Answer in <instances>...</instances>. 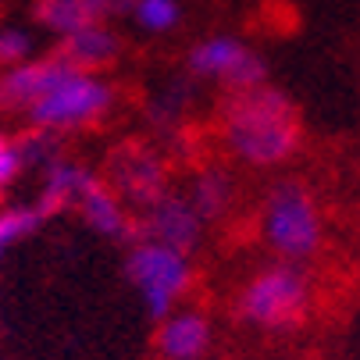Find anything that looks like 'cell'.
<instances>
[{"mask_svg": "<svg viewBox=\"0 0 360 360\" xmlns=\"http://www.w3.org/2000/svg\"><path fill=\"white\" fill-rule=\"evenodd\" d=\"M0 4H4V0H0Z\"/></svg>", "mask_w": 360, "mask_h": 360, "instance_id": "22", "label": "cell"}, {"mask_svg": "<svg viewBox=\"0 0 360 360\" xmlns=\"http://www.w3.org/2000/svg\"><path fill=\"white\" fill-rule=\"evenodd\" d=\"M79 218L104 239H136V214L122 203V196L104 182V175H89V182L82 186L79 200H75Z\"/></svg>", "mask_w": 360, "mask_h": 360, "instance_id": "10", "label": "cell"}, {"mask_svg": "<svg viewBox=\"0 0 360 360\" xmlns=\"http://www.w3.org/2000/svg\"><path fill=\"white\" fill-rule=\"evenodd\" d=\"M193 93H196V82H193L189 75H186L182 82H168L165 89H158V93H153V100L146 104V118H150V125L158 129L161 136L179 132V129L189 122Z\"/></svg>", "mask_w": 360, "mask_h": 360, "instance_id": "16", "label": "cell"}, {"mask_svg": "<svg viewBox=\"0 0 360 360\" xmlns=\"http://www.w3.org/2000/svg\"><path fill=\"white\" fill-rule=\"evenodd\" d=\"M22 172H25V165H22V158H18V143L0 132V189H8Z\"/></svg>", "mask_w": 360, "mask_h": 360, "instance_id": "19", "label": "cell"}, {"mask_svg": "<svg viewBox=\"0 0 360 360\" xmlns=\"http://www.w3.org/2000/svg\"><path fill=\"white\" fill-rule=\"evenodd\" d=\"M89 168L82 161H72V158H61L54 165H46L39 172V193H36V207L46 214V218H54L61 211H75V200L82 193V186L89 182Z\"/></svg>", "mask_w": 360, "mask_h": 360, "instance_id": "14", "label": "cell"}, {"mask_svg": "<svg viewBox=\"0 0 360 360\" xmlns=\"http://www.w3.org/2000/svg\"><path fill=\"white\" fill-rule=\"evenodd\" d=\"M11 246H15V243H11V239H8L4 232H0V261H4V253H8Z\"/></svg>", "mask_w": 360, "mask_h": 360, "instance_id": "21", "label": "cell"}, {"mask_svg": "<svg viewBox=\"0 0 360 360\" xmlns=\"http://www.w3.org/2000/svg\"><path fill=\"white\" fill-rule=\"evenodd\" d=\"M115 104H118V89L104 75H86V72L68 68L61 82L25 115V122L29 129H39L50 136H72V132L108 122Z\"/></svg>", "mask_w": 360, "mask_h": 360, "instance_id": "5", "label": "cell"}, {"mask_svg": "<svg viewBox=\"0 0 360 360\" xmlns=\"http://www.w3.org/2000/svg\"><path fill=\"white\" fill-rule=\"evenodd\" d=\"M32 22L54 39H65L79 29H89L108 18L100 0H32Z\"/></svg>", "mask_w": 360, "mask_h": 360, "instance_id": "15", "label": "cell"}, {"mask_svg": "<svg viewBox=\"0 0 360 360\" xmlns=\"http://www.w3.org/2000/svg\"><path fill=\"white\" fill-rule=\"evenodd\" d=\"M314 311V278L303 264L271 261L257 268L232 300V314L239 325L264 332V335H285L311 321Z\"/></svg>", "mask_w": 360, "mask_h": 360, "instance_id": "2", "label": "cell"}, {"mask_svg": "<svg viewBox=\"0 0 360 360\" xmlns=\"http://www.w3.org/2000/svg\"><path fill=\"white\" fill-rule=\"evenodd\" d=\"M211 339H214L211 318L196 307H179V311L158 321L153 349L161 360H200L211 349Z\"/></svg>", "mask_w": 360, "mask_h": 360, "instance_id": "11", "label": "cell"}, {"mask_svg": "<svg viewBox=\"0 0 360 360\" xmlns=\"http://www.w3.org/2000/svg\"><path fill=\"white\" fill-rule=\"evenodd\" d=\"M189 196V203L196 207V214L214 225V221H225L239 200V186H236V175L232 168L218 165V161H207V165H196L189 172V182L182 189Z\"/></svg>", "mask_w": 360, "mask_h": 360, "instance_id": "13", "label": "cell"}, {"mask_svg": "<svg viewBox=\"0 0 360 360\" xmlns=\"http://www.w3.org/2000/svg\"><path fill=\"white\" fill-rule=\"evenodd\" d=\"M129 22L143 36H172L182 22V4L179 0H136Z\"/></svg>", "mask_w": 360, "mask_h": 360, "instance_id": "17", "label": "cell"}, {"mask_svg": "<svg viewBox=\"0 0 360 360\" xmlns=\"http://www.w3.org/2000/svg\"><path fill=\"white\" fill-rule=\"evenodd\" d=\"M32 58H36V36L25 25L0 22V72L15 68V65H25Z\"/></svg>", "mask_w": 360, "mask_h": 360, "instance_id": "18", "label": "cell"}, {"mask_svg": "<svg viewBox=\"0 0 360 360\" xmlns=\"http://www.w3.org/2000/svg\"><path fill=\"white\" fill-rule=\"evenodd\" d=\"M72 65H65L54 50L43 58H32L25 65L4 68L0 72V111L4 115H29L39 100L61 82V75Z\"/></svg>", "mask_w": 360, "mask_h": 360, "instance_id": "9", "label": "cell"}, {"mask_svg": "<svg viewBox=\"0 0 360 360\" xmlns=\"http://www.w3.org/2000/svg\"><path fill=\"white\" fill-rule=\"evenodd\" d=\"M203 232H207V221L196 214V207L182 189H168L161 200H153L146 211L136 214V239L161 243L189 257L200 250Z\"/></svg>", "mask_w": 360, "mask_h": 360, "instance_id": "8", "label": "cell"}, {"mask_svg": "<svg viewBox=\"0 0 360 360\" xmlns=\"http://www.w3.org/2000/svg\"><path fill=\"white\" fill-rule=\"evenodd\" d=\"M218 143L229 158L253 172L285 168L303 146V118L271 82L225 93L218 104Z\"/></svg>", "mask_w": 360, "mask_h": 360, "instance_id": "1", "label": "cell"}, {"mask_svg": "<svg viewBox=\"0 0 360 360\" xmlns=\"http://www.w3.org/2000/svg\"><path fill=\"white\" fill-rule=\"evenodd\" d=\"M186 75L193 82H207V86H221L225 93H236V89L268 82V65L246 39L229 36V32H214V36H203L189 46Z\"/></svg>", "mask_w": 360, "mask_h": 360, "instance_id": "7", "label": "cell"}, {"mask_svg": "<svg viewBox=\"0 0 360 360\" xmlns=\"http://www.w3.org/2000/svg\"><path fill=\"white\" fill-rule=\"evenodd\" d=\"M100 175L122 196V203L132 214L146 211L153 200H161L168 189H175L165 146L150 143V139H122L108 153Z\"/></svg>", "mask_w": 360, "mask_h": 360, "instance_id": "6", "label": "cell"}, {"mask_svg": "<svg viewBox=\"0 0 360 360\" xmlns=\"http://www.w3.org/2000/svg\"><path fill=\"white\" fill-rule=\"evenodd\" d=\"M125 278L136 289L143 311L153 321H161L182 307V300L193 289L196 271H193L189 253H179L150 239H132L125 250Z\"/></svg>", "mask_w": 360, "mask_h": 360, "instance_id": "4", "label": "cell"}, {"mask_svg": "<svg viewBox=\"0 0 360 360\" xmlns=\"http://www.w3.org/2000/svg\"><path fill=\"white\" fill-rule=\"evenodd\" d=\"M257 232L275 261L303 264L325 243V214L318 196L300 179H278L264 189L261 211H257Z\"/></svg>", "mask_w": 360, "mask_h": 360, "instance_id": "3", "label": "cell"}, {"mask_svg": "<svg viewBox=\"0 0 360 360\" xmlns=\"http://www.w3.org/2000/svg\"><path fill=\"white\" fill-rule=\"evenodd\" d=\"M132 4L136 0H100V8H104V18L115 25L118 18H129L132 15Z\"/></svg>", "mask_w": 360, "mask_h": 360, "instance_id": "20", "label": "cell"}, {"mask_svg": "<svg viewBox=\"0 0 360 360\" xmlns=\"http://www.w3.org/2000/svg\"><path fill=\"white\" fill-rule=\"evenodd\" d=\"M54 54L72 65L75 72H86V75H104L118 58H122V36L111 22H96L89 29H79L65 39H58Z\"/></svg>", "mask_w": 360, "mask_h": 360, "instance_id": "12", "label": "cell"}]
</instances>
